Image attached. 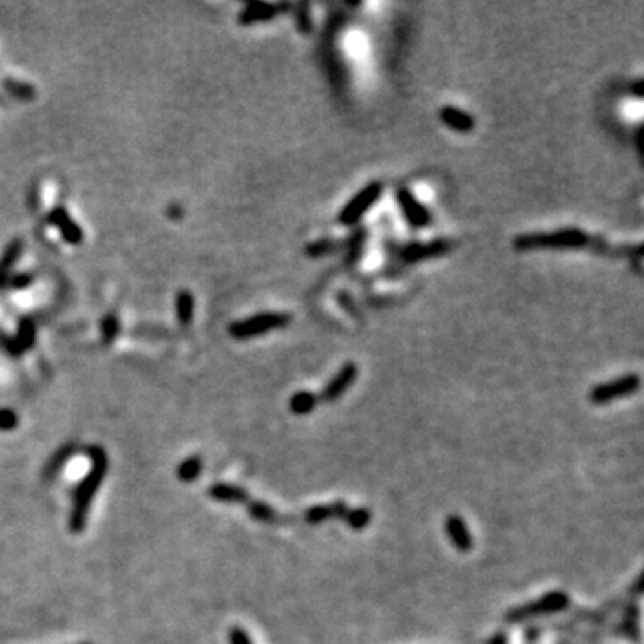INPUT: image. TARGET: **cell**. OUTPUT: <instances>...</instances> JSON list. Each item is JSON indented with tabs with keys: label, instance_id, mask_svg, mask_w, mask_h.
<instances>
[{
	"label": "cell",
	"instance_id": "obj_17",
	"mask_svg": "<svg viewBox=\"0 0 644 644\" xmlns=\"http://www.w3.org/2000/svg\"><path fill=\"white\" fill-rule=\"evenodd\" d=\"M247 510L255 521L265 522V524H272V522L279 521V514L276 512V508H272L269 503L258 501V499H251L247 503Z\"/></svg>",
	"mask_w": 644,
	"mask_h": 644
},
{
	"label": "cell",
	"instance_id": "obj_7",
	"mask_svg": "<svg viewBox=\"0 0 644 644\" xmlns=\"http://www.w3.org/2000/svg\"><path fill=\"white\" fill-rule=\"evenodd\" d=\"M396 200L405 220L413 229H423L432 224V213L426 210V206L420 205L419 199L412 193V190L397 188Z\"/></svg>",
	"mask_w": 644,
	"mask_h": 644
},
{
	"label": "cell",
	"instance_id": "obj_13",
	"mask_svg": "<svg viewBox=\"0 0 644 644\" xmlns=\"http://www.w3.org/2000/svg\"><path fill=\"white\" fill-rule=\"evenodd\" d=\"M210 498L220 503H233V505H247L251 501V496L245 489L233 485V483H213L208 489Z\"/></svg>",
	"mask_w": 644,
	"mask_h": 644
},
{
	"label": "cell",
	"instance_id": "obj_11",
	"mask_svg": "<svg viewBox=\"0 0 644 644\" xmlns=\"http://www.w3.org/2000/svg\"><path fill=\"white\" fill-rule=\"evenodd\" d=\"M283 8L285 6L267 4V2H249V4L242 9V13H240L238 22L242 25H251L256 24V22H267V20L276 18Z\"/></svg>",
	"mask_w": 644,
	"mask_h": 644
},
{
	"label": "cell",
	"instance_id": "obj_20",
	"mask_svg": "<svg viewBox=\"0 0 644 644\" xmlns=\"http://www.w3.org/2000/svg\"><path fill=\"white\" fill-rule=\"evenodd\" d=\"M342 245H344V242H340V240L321 238V240H315V242H310V244L307 245V249H304V252H307L310 258H318V256L335 252L337 249H340Z\"/></svg>",
	"mask_w": 644,
	"mask_h": 644
},
{
	"label": "cell",
	"instance_id": "obj_16",
	"mask_svg": "<svg viewBox=\"0 0 644 644\" xmlns=\"http://www.w3.org/2000/svg\"><path fill=\"white\" fill-rule=\"evenodd\" d=\"M318 405V397L310 390H299L290 397V412L295 416H308Z\"/></svg>",
	"mask_w": 644,
	"mask_h": 644
},
{
	"label": "cell",
	"instance_id": "obj_30",
	"mask_svg": "<svg viewBox=\"0 0 644 644\" xmlns=\"http://www.w3.org/2000/svg\"><path fill=\"white\" fill-rule=\"evenodd\" d=\"M633 594H636V596H640V594H643V574H639V577H637V580H636V584H633Z\"/></svg>",
	"mask_w": 644,
	"mask_h": 644
},
{
	"label": "cell",
	"instance_id": "obj_10",
	"mask_svg": "<svg viewBox=\"0 0 644 644\" xmlns=\"http://www.w3.org/2000/svg\"><path fill=\"white\" fill-rule=\"evenodd\" d=\"M444 527H446V534H448L449 541H451V544L455 550H458L460 553H469V551L472 550V546H475V541H472V535H471V532H469L468 524H465V521L460 517V515H456V514L448 515V519H446V522H444Z\"/></svg>",
	"mask_w": 644,
	"mask_h": 644
},
{
	"label": "cell",
	"instance_id": "obj_27",
	"mask_svg": "<svg viewBox=\"0 0 644 644\" xmlns=\"http://www.w3.org/2000/svg\"><path fill=\"white\" fill-rule=\"evenodd\" d=\"M20 251H22V244H20V242H13V244L9 245L8 249H6L4 259L0 262V269H6V267H9L11 264H15L16 259H18V256H20Z\"/></svg>",
	"mask_w": 644,
	"mask_h": 644
},
{
	"label": "cell",
	"instance_id": "obj_28",
	"mask_svg": "<svg viewBox=\"0 0 644 644\" xmlns=\"http://www.w3.org/2000/svg\"><path fill=\"white\" fill-rule=\"evenodd\" d=\"M229 643L231 644H252V639L249 637V633L240 626H233L229 630Z\"/></svg>",
	"mask_w": 644,
	"mask_h": 644
},
{
	"label": "cell",
	"instance_id": "obj_23",
	"mask_svg": "<svg viewBox=\"0 0 644 644\" xmlns=\"http://www.w3.org/2000/svg\"><path fill=\"white\" fill-rule=\"evenodd\" d=\"M371 519H373V515H371V512L367 510V508H349V512H347V515L344 517V521H346V524L351 530L360 532L363 530V528L369 527Z\"/></svg>",
	"mask_w": 644,
	"mask_h": 644
},
{
	"label": "cell",
	"instance_id": "obj_24",
	"mask_svg": "<svg viewBox=\"0 0 644 644\" xmlns=\"http://www.w3.org/2000/svg\"><path fill=\"white\" fill-rule=\"evenodd\" d=\"M176 308H177V317H179L181 324H190V321H192V315H193L192 294H190V292H181V294L177 295Z\"/></svg>",
	"mask_w": 644,
	"mask_h": 644
},
{
	"label": "cell",
	"instance_id": "obj_3",
	"mask_svg": "<svg viewBox=\"0 0 644 644\" xmlns=\"http://www.w3.org/2000/svg\"><path fill=\"white\" fill-rule=\"evenodd\" d=\"M571 598L569 594L564 591H551V593L544 594L539 600L528 601L524 605H519L515 609L508 610L505 619L508 623H522V621H530L534 617L542 616H551V614L564 612L566 609H569Z\"/></svg>",
	"mask_w": 644,
	"mask_h": 644
},
{
	"label": "cell",
	"instance_id": "obj_1",
	"mask_svg": "<svg viewBox=\"0 0 644 644\" xmlns=\"http://www.w3.org/2000/svg\"><path fill=\"white\" fill-rule=\"evenodd\" d=\"M86 455L90 458V469L75 489L70 517H68V528L72 534H81L86 528L91 503L108 472V455L104 448L97 444L88 446Z\"/></svg>",
	"mask_w": 644,
	"mask_h": 644
},
{
	"label": "cell",
	"instance_id": "obj_5",
	"mask_svg": "<svg viewBox=\"0 0 644 644\" xmlns=\"http://www.w3.org/2000/svg\"><path fill=\"white\" fill-rule=\"evenodd\" d=\"M381 193H383V185H381L380 181H373V183L363 186V188L358 193H354V195L347 200V205L340 210L337 219L338 224L346 226V228L356 226L358 222L363 219V215L376 205Z\"/></svg>",
	"mask_w": 644,
	"mask_h": 644
},
{
	"label": "cell",
	"instance_id": "obj_18",
	"mask_svg": "<svg viewBox=\"0 0 644 644\" xmlns=\"http://www.w3.org/2000/svg\"><path fill=\"white\" fill-rule=\"evenodd\" d=\"M639 621H640L639 605H637V603H630V607L625 612V619H623L621 630H623V633H625L630 640H633V643H639L640 640Z\"/></svg>",
	"mask_w": 644,
	"mask_h": 644
},
{
	"label": "cell",
	"instance_id": "obj_9",
	"mask_svg": "<svg viewBox=\"0 0 644 644\" xmlns=\"http://www.w3.org/2000/svg\"><path fill=\"white\" fill-rule=\"evenodd\" d=\"M358 378V367L356 363L353 361H347L344 366L338 369V373L331 378L330 381L326 383V387L322 389L321 392V399L324 403H335L337 399H340L347 390L351 389L354 381Z\"/></svg>",
	"mask_w": 644,
	"mask_h": 644
},
{
	"label": "cell",
	"instance_id": "obj_19",
	"mask_svg": "<svg viewBox=\"0 0 644 644\" xmlns=\"http://www.w3.org/2000/svg\"><path fill=\"white\" fill-rule=\"evenodd\" d=\"M367 242V231L363 228H358L353 233L349 240H347V265H356L360 264L363 249H366Z\"/></svg>",
	"mask_w": 644,
	"mask_h": 644
},
{
	"label": "cell",
	"instance_id": "obj_12",
	"mask_svg": "<svg viewBox=\"0 0 644 644\" xmlns=\"http://www.w3.org/2000/svg\"><path fill=\"white\" fill-rule=\"evenodd\" d=\"M439 117L440 122L446 124V126L451 131H455V133L468 134L471 133L476 126L475 118H472L468 111L458 110V108L455 106H444L439 111Z\"/></svg>",
	"mask_w": 644,
	"mask_h": 644
},
{
	"label": "cell",
	"instance_id": "obj_29",
	"mask_svg": "<svg viewBox=\"0 0 644 644\" xmlns=\"http://www.w3.org/2000/svg\"><path fill=\"white\" fill-rule=\"evenodd\" d=\"M104 326H106V330H104L106 340H110V338H113L115 335H117V321H115V318H108V321L104 322Z\"/></svg>",
	"mask_w": 644,
	"mask_h": 644
},
{
	"label": "cell",
	"instance_id": "obj_32",
	"mask_svg": "<svg viewBox=\"0 0 644 644\" xmlns=\"http://www.w3.org/2000/svg\"><path fill=\"white\" fill-rule=\"evenodd\" d=\"M79 644H90V643H79Z\"/></svg>",
	"mask_w": 644,
	"mask_h": 644
},
{
	"label": "cell",
	"instance_id": "obj_21",
	"mask_svg": "<svg viewBox=\"0 0 644 644\" xmlns=\"http://www.w3.org/2000/svg\"><path fill=\"white\" fill-rule=\"evenodd\" d=\"M200 471H202V460L199 456H190L183 460L177 468V478L181 482H193L200 475Z\"/></svg>",
	"mask_w": 644,
	"mask_h": 644
},
{
	"label": "cell",
	"instance_id": "obj_15",
	"mask_svg": "<svg viewBox=\"0 0 644 644\" xmlns=\"http://www.w3.org/2000/svg\"><path fill=\"white\" fill-rule=\"evenodd\" d=\"M49 220L61 231L63 238L72 242V244H79V242L83 240V233H81L79 226L68 217V213L65 212L63 208H56L54 212L49 215Z\"/></svg>",
	"mask_w": 644,
	"mask_h": 644
},
{
	"label": "cell",
	"instance_id": "obj_8",
	"mask_svg": "<svg viewBox=\"0 0 644 644\" xmlns=\"http://www.w3.org/2000/svg\"><path fill=\"white\" fill-rule=\"evenodd\" d=\"M451 240L437 238L432 240V242H412V244L401 249L399 255L403 256L406 264H419V262H425V259L439 258V256L451 251Z\"/></svg>",
	"mask_w": 644,
	"mask_h": 644
},
{
	"label": "cell",
	"instance_id": "obj_6",
	"mask_svg": "<svg viewBox=\"0 0 644 644\" xmlns=\"http://www.w3.org/2000/svg\"><path fill=\"white\" fill-rule=\"evenodd\" d=\"M640 389V378L630 373L625 376L610 380L607 383H600L589 392V399L593 405H609L621 397L632 396Z\"/></svg>",
	"mask_w": 644,
	"mask_h": 644
},
{
	"label": "cell",
	"instance_id": "obj_26",
	"mask_svg": "<svg viewBox=\"0 0 644 644\" xmlns=\"http://www.w3.org/2000/svg\"><path fill=\"white\" fill-rule=\"evenodd\" d=\"M16 425H18L16 413L9 408H0V430L2 432H9V430L16 428Z\"/></svg>",
	"mask_w": 644,
	"mask_h": 644
},
{
	"label": "cell",
	"instance_id": "obj_14",
	"mask_svg": "<svg viewBox=\"0 0 644 644\" xmlns=\"http://www.w3.org/2000/svg\"><path fill=\"white\" fill-rule=\"evenodd\" d=\"M77 449H79V446L75 444V442H67L65 446H61V448H59L58 451H56L54 455L49 458L47 464H45L44 472H41V478L47 479V482L54 479L56 476L61 472V469H63L65 465L70 462L72 456L77 453Z\"/></svg>",
	"mask_w": 644,
	"mask_h": 644
},
{
	"label": "cell",
	"instance_id": "obj_4",
	"mask_svg": "<svg viewBox=\"0 0 644 644\" xmlns=\"http://www.w3.org/2000/svg\"><path fill=\"white\" fill-rule=\"evenodd\" d=\"M290 314L265 311V314L252 315V317L244 318V321L233 322L231 326H229V333H231V337L238 338V340H244V338L259 337V335H265L269 331L285 328L287 324H290Z\"/></svg>",
	"mask_w": 644,
	"mask_h": 644
},
{
	"label": "cell",
	"instance_id": "obj_2",
	"mask_svg": "<svg viewBox=\"0 0 644 644\" xmlns=\"http://www.w3.org/2000/svg\"><path fill=\"white\" fill-rule=\"evenodd\" d=\"M591 242L589 235L578 228L558 229L551 233H527L514 238V249L517 251H567L584 249Z\"/></svg>",
	"mask_w": 644,
	"mask_h": 644
},
{
	"label": "cell",
	"instance_id": "obj_22",
	"mask_svg": "<svg viewBox=\"0 0 644 644\" xmlns=\"http://www.w3.org/2000/svg\"><path fill=\"white\" fill-rule=\"evenodd\" d=\"M328 519H335V507L331 505H314L304 512V521L308 524H321V522L328 521Z\"/></svg>",
	"mask_w": 644,
	"mask_h": 644
},
{
	"label": "cell",
	"instance_id": "obj_25",
	"mask_svg": "<svg viewBox=\"0 0 644 644\" xmlns=\"http://www.w3.org/2000/svg\"><path fill=\"white\" fill-rule=\"evenodd\" d=\"M295 24H297V31L303 32V34H310L311 27V16H310V4L308 2H303V4H297L295 8Z\"/></svg>",
	"mask_w": 644,
	"mask_h": 644
},
{
	"label": "cell",
	"instance_id": "obj_31",
	"mask_svg": "<svg viewBox=\"0 0 644 644\" xmlns=\"http://www.w3.org/2000/svg\"><path fill=\"white\" fill-rule=\"evenodd\" d=\"M632 90L633 94H636V97H643V81H640V79H637L636 83L632 84Z\"/></svg>",
	"mask_w": 644,
	"mask_h": 644
}]
</instances>
